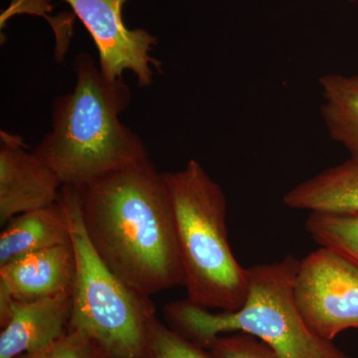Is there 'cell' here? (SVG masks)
<instances>
[{
  "label": "cell",
  "instance_id": "obj_1",
  "mask_svg": "<svg viewBox=\"0 0 358 358\" xmlns=\"http://www.w3.org/2000/svg\"><path fill=\"white\" fill-rule=\"evenodd\" d=\"M76 187L87 236L120 279L148 296L185 286L162 176L150 157Z\"/></svg>",
  "mask_w": 358,
  "mask_h": 358
},
{
  "label": "cell",
  "instance_id": "obj_2",
  "mask_svg": "<svg viewBox=\"0 0 358 358\" xmlns=\"http://www.w3.org/2000/svg\"><path fill=\"white\" fill-rule=\"evenodd\" d=\"M76 83L52 107L51 131L33 150L63 185L83 186L145 159L138 134L120 121L131 91L124 79L110 81L89 53L73 61Z\"/></svg>",
  "mask_w": 358,
  "mask_h": 358
},
{
  "label": "cell",
  "instance_id": "obj_3",
  "mask_svg": "<svg viewBox=\"0 0 358 358\" xmlns=\"http://www.w3.org/2000/svg\"><path fill=\"white\" fill-rule=\"evenodd\" d=\"M299 264L288 255L247 268L248 294L235 312L212 313L187 299L171 301L164 308L166 324L206 350L219 336L243 333L268 345L275 358H350L334 341L313 334L301 317L294 298Z\"/></svg>",
  "mask_w": 358,
  "mask_h": 358
},
{
  "label": "cell",
  "instance_id": "obj_4",
  "mask_svg": "<svg viewBox=\"0 0 358 358\" xmlns=\"http://www.w3.org/2000/svg\"><path fill=\"white\" fill-rule=\"evenodd\" d=\"M162 176L185 271L186 299L208 310H240L248 294V268L231 250L222 188L195 159Z\"/></svg>",
  "mask_w": 358,
  "mask_h": 358
},
{
  "label": "cell",
  "instance_id": "obj_5",
  "mask_svg": "<svg viewBox=\"0 0 358 358\" xmlns=\"http://www.w3.org/2000/svg\"><path fill=\"white\" fill-rule=\"evenodd\" d=\"M58 201L69 224L76 260L68 331L91 339L105 357L141 358L150 322L157 317L152 299L120 279L96 253L85 230L76 186L63 185Z\"/></svg>",
  "mask_w": 358,
  "mask_h": 358
},
{
  "label": "cell",
  "instance_id": "obj_6",
  "mask_svg": "<svg viewBox=\"0 0 358 358\" xmlns=\"http://www.w3.org/2000/svg\"><path fill=\"white\" fill-rule=\"evenodd\" d=\"M294 298L308 329L334 341L358 329V266L333 249L320 247L299 264Z\"/></svg>",
  "mask_w": 358,
  "mask_h": 358
},
{
  "label": "cell",
  "instance_id": "obj_7",
  "mask_svg": "<svg viewBox=\"0 0 358 358\" xmlns=\"http://www.w3.org/2000/svg\"><path fill=\"white\" fill-rule=\"evenodd\" d=\"M87 28L99 53V67L110 81L133 72L138 86L152 84L155 69L162 73V62L152 57L157 37L147 30L129 29L122 8L129 0H64Z\"/></svg>",
  "mask_w": 358,
  "mask_h": 358
},
{
  "label": "cell",
  "instance_id": "obj_8",
  "mask_svg": "<svg viewBox=\"0 0 358 358\" xmlns=\"http://www.w3.org/2000/svg\"><path fill=\"white\" fill-rule=\"evenodd\" d=\"M62 182L17 134L0 131V223L57 202Z\"/></svg>",
  "mask_w": 358,
  "mask_h": 358
},
{
  "label": "cell",
  "instance_id": "obj_9",
  "mask_svg": "<svg viewBox=\"0 0 358 358\" xmlns=\"http://www.w3.org/2000/svg\"><path fill=\"white\" fill-rule=\"evenodd\" d=\"M72 291L34 301H14L0 334V358H17L48 348L68 331Z\"/></svg>",
  "mask_w": 358,
  "mask_h": 358
},
{
  "label": "cell",
  "instance_id": "obj_10",
  "mask_svg": "<svg viewBox=\"0 0 358 358\" xmlns=\"http://www.w3.org/2000/svg\"><path fill=\"white\" fill-rule=\"evenodd\" d=\"M75 275L72 243L60 245L1 266L0 287L15 300L34 301L72 291Z\"/></svg>",
  "mask_w": 358,
  "mask_h": 358
},
{
  "label": "cell",
  "instance_id": "obj_11",
  "mask_svg": "<svg viewBox=\"0 0 358 358\" xmlns=\"http://www.w3.org/2000/svg\"><path fill=\"white\" fill-rule=\"evenodd\" d=\"M282 201L298 210L358 214V157H350L299 183L285 194Z\"/></svg>",
  "mask_w": 358,
  "mask_h": 358
},
{
  "label": "cell",
  "instance_id": "obj_12",
  "mask_svg": "<svg viewBox=\"0 0 358 358\" xmlns=\"http://www.w3.org/2000/svg\"><path fill=\"white\" fill-rule=\"evenodd\" d=\"M70 243L69 224L57 200L6 224L0 235V267L35 252Z\"/></svg>",
  "mask_w": 358,
  "mask_h": 358
},
{
  "label": "cell",
  "instance_id": "obj_13",
  "mask_svg": "<svg viewBox=\"0 0 358 358\" xmlns=\"http://www.w3.org/2000/svg\"><path fill=\"white\" fill-rule=\"evenodd\" d=\"M320 115L329 136L350 157H358V74H327L319 79Z\"/></svg>",
  "mask_w": 358,
  "mask_h": 358
},
{
  "label": "cell",
  "instance_id": "obj_14",
  "mask_svg": "<svg viewBox=\"0 0 358 358\" xmlns=\"http://www.w3.org/2000/svg\"><path fill=\"white\" fill-rule=\"evenodd\" d=\"M306 230L320 247L333 249L358 266V214L310 212Z\"/></svg>",
  "mask_w": 358,
  "mask_h": 358
},
{
  "label": "cell",
  "instance_id": "obj_15",
  "mask_svg": "<svg viewBox=\"0 0 358 358\" xmlns=\"http://www.w3.org/2000/svg\"><path fill=\"white\" fill-rule=\"evenodd\" d=\"M141 358H216L213 353L176 333L154 317L148 327L145 352Z\"/></svg>",
  "mask_w": 358,
  "mask_h": 358
},
{
  "label": "cell",
  "instance_id": "obj_16",
  "mask_svg": "<svg viewBox=\"0 0 358 358\" xmlns=\"http://www.w3.org/2000/svg\"><path fill=\"white\" fill-rule=\"evenodd\" d=\"M208 350L216 358H275L268 345L243 333L219 336Z\"/></svg>",
  "mask_w": 358,
  "mask_h": 358
},
{
  "label": "cell",
  "instance_id": "obj_17",
  "mask_svg": "<svg viewBox=\"0 0 358 358\" xmlns=\"http://www.w3.org/2000/svg\"><path fill=\"white\" fill-rule=\"evenodd\" d=\"M17 358H103V353L91 339L67 331L53 345Z\"/></svg>",
  "mask_w": 358,
  "mask_h": 358
},
{
  "label": "cell",
  "instance_id": "obj_18",
  "mask_svg": "<svg viewBox=\"0 0 358 358\" xmlns=\"http://www.w3.org/2000/svg\"><path fill=\"white\" fill-rule=\"evenodd\" d=\"M103 358H110V357H105V355H103Z\"/></svg>",
  "mask_w": 358,
  "mask_h": 358
}]
</instances>
